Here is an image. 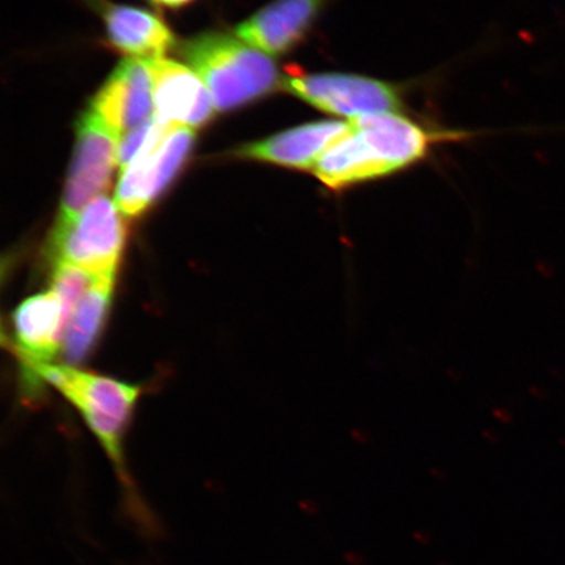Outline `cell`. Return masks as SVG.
<instances>
[{
  "label": "cell",
  "mask_w": 565,
  "mask_h": 565,
  "mask_svg": "<svg viewBox=\"0 0 565 565\" xmlns=\"http://www.w3.org/2000/svg\"><path fill=\"white\" fill-rule=\"evenodd\" d=\"M350 131L329 148L313 174L331 192L386 179L418 164L439 136L398 113L352 119Z\"/></svg>",
  "instance_id": "1"
},
{
  "label": "cell",
  "mask_w": 565,
  "mask_h": 565,
  "mask_svg": "<svg viewBox=\"0 0 565 565\" xmlns=\"http://www.w3.org/2000/svg\"><path fill=\"white\" fill-rule=\"evenodd\" d=\"M30 371L53 385L73 404L94 430L98 441L115 463L119 482L124 486L127 514L148 533H157L153 513L134 487L126 470L122 440L127 422L139 397V387L121 381L71 369V366L41 364Z\"/></svg>",
  "instance_id": "2"
},
{
  "label": "cell",
  "mask_w": 565,
  "mask_h": 565,
  "mask_svg": "<svg viewBox=\"0 0 565 565\" xmlns=\"http://www.w3.org/2000/svg\"><path fill=\"white\" fill-rule=\"evenodd\" d=\"M182 56L201 77L216 111L259 100L282 87L271 56L225 33H204L185 42Z\"/></svg>",
  "instance_id": "3"
},
{
  "label": "cell",
  "mask_w": 565,
  "mask_h": 565,
  "mask_svg": "<svg viewBox=\"0 0 565 565\" xmlns=\"http://www.w3.org/2000/svg\"><path fill=\"white\" fill-rule=\"evenodd\" d=\"M195 131L154 118L150 137L118 181L116 204L122 215L137 217L152 206L174 180L192 151Z\"/></svg>",
  "instance_id": "4"
},
{
  "label": "cell",
  "mask_w": 565,
  "mask_h": 565,
  "mask_svg": "<svg viewBox=\"0 0 565 565\" xmlns=\"http://www.w3.org/2000/svg\"><path fill=\"white\" fill-rule=\"evenodd\" d=\"M119 138L121 136L92 108L77 119L73 164L51 237L65 232L88 204L108 189L118 166Z\"/></svg>",
  "instance_id": "5"
},
{
  "label": "cell",
  "mask_w": 565,
  "mask_h": 565,
  "mask_svg": "<svg viewBox=\"0 0 565 565\" xmlns=\"http://www.w3.org/2000/svg\"><path fill=\"white\" fill-rule=\"evenodd\" d=\"M282 89L329 116L358 119L404 109V90L376 77L344 73H292Z\"/></svg>",
  "instance_id": "6"
},
{
  "label": "cell",
  "mask_w": 565,
  "mask_h": 565,
  "mask_svg": "<svg viewBox=\"0 0 565 565\" xmlns=\"http://www.w3.org/2000/svg\"><path fill=\"white\" fill-rule=\"evenodd\" d=\"M116 203L104 195L89 203L76 221L49 246L56 263H66L115 280L126 244V227Z\"/></svg>",
  "instance_id": "7"
},
{
  "label": "cell",
  "mask_w": 565,
  "mask_h": 565,
  "mask_svg": "<svg viewBox=\"0 0 565 565\" xmlns=\"http://www.w3.org/2000/svg\"><path fill=\"white\" fill-rule=\"evenodd\" d=\"M145 62L152 79L154 118L160 124L194 130L214 117V102L193 68L164 56Z\"/></svg>",
  "instance_id": "8"
},
{
  "label": "cell",
  "mask_w": 565,
  "mask_h": 565,
  "mask_svg": "<svg viewBox=\"0 0 565 565\" xmlns=\"http://www.w3.org/2000/svg\"><path fill=\"white\" fill-rule=\"evenodd\" d=\"M331 0H274L236 28L247 45L268 56L287 54L307 38Z\"/></svg>",
  "instance_id": "9"
},
{
  "label": "cell",
  "mask_w": 565,
  "mask_h": 565,
  "mask_svg": "<svg viewBox=\"0 0 565 565\" xmlns=\"http://www.w3.org/2000/svg\"><path fill=\"white\" fill-rule=\"evenodd\" d=\"M350 131V122L321 119L238 148L239 158L296 171H315L323 153Z\"/></svg>",
  "instance_id": "10"
},
{
  "label": "cell",
  "mask_w": 565,
  "mask_h": 565,
  "mask_svg": "<svg viewBox=\"0 0 565 565\" xmlns=\"http://www.w3.org/2000/svg\"><path fill=\"white\" fill-rule=\"evenodd\" d=\"M92 109L119 136L151 119L154 115L153 89L146 62L127 58L119 63L97 92Z\"/></svg>",
  "instance_id": "11"
},
{
  "label": "cell",
  "mask_w": 565,
  "mask_h": 565,
  "mask_svg": "<svg viewBox=\"0 0 565 565\" xmlns=\"http://www.w3.org/2000/svg\"><path fill=\"white\" fill-rule=\"evenodd\" d=\"M12 321L24 366L31 370L51 363L66 329L65 310L53 289L21 302Z\"/></svg>",
  "instance_id": "12"
},
{
  "label": "cell",
  "mask_w": 565,
  "mask_h": 565,
  "mask_svg": "<svg viewBox=\"0 0 565 565\" xmlns=\"http://www.w3.org/2000/svg\"><path fill=\"white\" fill-rule=\"evenodd\" d=\"M103 11L110 44L131 58H162L175 45L172 31L151 12L119 4H104Z\"/></svg>",
  "instance_id": "13"
},
{
  "label": "cell",
  "mask_w": 565,
  "mask_h": 565,
  "mask_svg": "<svg viewBox=\"0 0 565 565\" xmlns=\"http://www.w3.org/2000/svg\"><path fill=\"white\" fill-rule=\"evenodd\" d=\"M115 280L98 278L77 302L63 333V353L68 363H79L100 337L111 301Z\"/></svg>",
  "instance_id": "14"
},
{
  "label": "cell",
  "mask_w": 565,
  "mask_h": 565,
  "mask_svg": "<svg viewBox=\"0 0 565 565\" xmlns=\"http://www.w3.org/2000/svg\"><path fill=\"white\" fill-rule=\"evenodd\" d=\"M98 279L95 275L66 263L55 266L53 291L58 296L63 310H65L66 327L77 302L87 294L92 285Z\"/></svg>",
  "instance_id": "15"
},
{
  "label": "cell",
  "mask_w": 565,
  "mask_h": 565,
  "mask_svg": "<svg viewBox=\"0 0 565 565\" xmlns=\"http://www.w3.org/2000/svg\"><path fill=\"white\" fill-rule=\"evenodd\" d=\"M153 125L154 115L147 122L122 134L121 138H119L117 161L121 171L130 164L132 159L137 157L140 148L145 146L147 138L150 137Z\"/></svg>",
  "instance_id": "16"
},
{
  "label": "cell",
  "mask_w": 565,
  "mask_h": 565,
  "mask_svg": "<svg viewBox=\"0 0 565 565\" xmlns=\"http://www.w3.org/2000/svg\"><path fill=\"white\" fill-rule=\"evenodd\" d=\"M151 3L159 7H166V9H180V7L186 6L193 0H150Z\"/></svg>",
  "instance_id": "17"
}]
</instances>
